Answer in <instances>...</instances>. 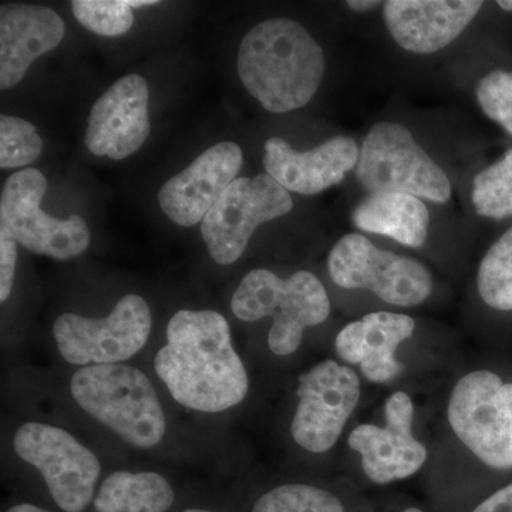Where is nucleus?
Instances as JSON below:
<instances>
[{
    "mask_svg": "<svg viewBox=\"0 0 512 512\" xmlns=\"http://www.w3.org/2000/svg\"><path fill=\"white\" fill-rule=\"evenodd\" d=\"M18 242L8 229L0 227V301L6 302L15 284Z\"/></svg>",
    "mask_w": 512,
    "mask_h": 512,
    "instance_id": "cd10ccee",
    "label": "nucleus"
},
{
    "mask_svg": "<svg viewBox=\"0 0 512 512\" xmlns=\"http://www.w3.org/2000/svg\"><path fill=\"white\" fill-rule=\"evenodd\" d=\"M6 512H50L45 510V508L36 507L33 504H18L13 505L12 508H9Z\"/></svg>",
    "mask_w": 512,
    "mask_h": 512,
    "instance_id": "7c9ffc66",
    "label": "nucleus"
},
{
    "mask_svg": "<svg viewBox=\"0 0 512 512\" xmlns=\"http://www.w3.org/2000/svg\"><path fill=\"white\" fill-rule=\"evenodd\" d=\"M77 22L99 36L117 37L133 28L131 0H74Z\"/></svg>",
    "mask_w": 512,
    "mask_h": 512,
    "instance_id": "393cba45",
    "label": "nucleus"
},
{
    "mask_svg": "<svg viewBox=\"0 0 512 512\" xmlns=\"http://www.w3.org/2000/svg\"><path fill=\"white\" fill-rule=\"evenodd\" d=\"M483 6L480 0H389L382 8L397 45L414 55H433L451 45Z\"/></svg>",
    "mask_w": 512,
    "mask_h": 512,
    "instance_id": "dca6fc26",
    "label": "nucleus"
},
{
    "mask_svg": "<svg viewBox=\"0 0 512 512\" xmlns=\"http://www.w3.org/2000/svg\"><path fill=\"white\" fill-rule=\"evenodd\" d=\"M151 326L148 303L128 293L106 318L63 313L53 323V336L60 356L70 365H119L146 346Z\"/></svg>",
    "mask_w": 512,
    "mask_h": 512,
    "instance_id": "0eeeda50",
    "label": "nucleus"
},
{
    "mask_svg": "<svg viewBox=\"0 0 512 512\" xmlns=\"http://www.w3.org/2000/svg\"><path fill=\"white\" fill-rule=\"evenodd\" d=\"M237 70L247 92L271 113L302 109L325 77L322 47L296 20L272 18L239 45Z\"/></svg>",
    "mask_w": 512,
    "mask_h": 512,
    "instance_id": "f03ea898",
    "label": "nucleus"
},
{
    "mask_svg": "<svg viewBox=\"0 0 512 512\" xmlns=\"http://www.w3.org/2000/svg\"><path fill=\"white\" fill-rule=\"evenodd\" d=\"M231 309L244 322L271 316L269 349L276 356H289L301 346L306 329L329 318L330 301L312 272L298 271L282 279L268 269H254L232 295Z\"/></svg>",
    "mask_w": 512,
    "mask_h": 512,
    "instance_id": "20e7f679",
    "label": "nucleus"
},
{
    "mask_svg": "<svg viewBox=\"0 0 512 512\" xmlns=\"http://www.w3.org/2000/svg\"><path fill=\"white\" fill-rule=\"evenodd\" d=\"M497 5L504 12H512V0H498Z\"/></svg>",
    "mask_w": 512,
    "mask_h": 512,
    "instance_id": "2f4dec72",
    "label": "nucleus"
},
{
    "mask_svg": "<svg viewBox=\"0 0 512 512\" xmlns=\"http://www.w3.org/2000/svg\"><path fill=\"white\" fill-rule=\"evenodd\" d=\"M293 440L311 453L335 446L360 399V380L348 366L323 360L299 377Z\"/></svg>",
    "mask_w": 512,
    "mask_h": 512,
    "instance_id": "f8f14e48",
    "label": "nucleus"
},
{
    "mask_svg": "<svg viewBox=\"0 0 512 512\" xmlns=\"http://www.w3.org/2000/svg\"><path fill=\"white\" fill-rule=\"evenodd\" d=\"M154 369L175 402L195 412H225L238 406L249 390L247 369L232 345L227 319L210 309L174 313Z\"/></svg>",
    "mask_w": 512,
    "mask_h": 512,
    "instance_id": "f257e3e1",
    "label": "nucleus"
},
{
    "mask_svg": "<svg viewBox=\"0 0 512 512\" xmlns=\"http://www.w3.org/2000/svg\"><path fill=\"white\" fill-rule=\"evenodd\" d=\"M292 210L291 194L271 175L239 177L202 220V239L218 265H232L244 255L259 225Z\"/></svg>",
    "mask_w": 512,
    "mask_h": 512,
    "instance_id": "9b49d317",
    "label": "nucleus"
},
{
    "mask_svg": "<svg viewBox=\"0 0 512 512\" xmlns=\"http://www.w3.org/2000/svg\"><path fill=\"white\" fill-rule=\"evenodd\" d=\"M330 278L343 289H367L389 305H420L433 291L429 269L416 259L377 248L362 234L336 242L328 258Z\"/></svg>",
    "mask_w": 512,
    "mask_h": 512,
    "instance_id": "1a4fd4ad",
    "label": "nucleus"
},
{
    "mask_svg": "<svg viewBox=\"0 0 512 512\" xmlns=\"http://www.w3.org/2000/svg\"><path fill=\"white\" fill-rule=\"evenodd\" d=\"M184 512H214V511L197 510V508H192V510H185Z\"/></svg>",
    "mask_w": 512,
    "mask_h": 512,
    "instance_id": "473e14b6",
    "label": "nucleus"
},
{
    "mask_svg": "<svg viewBox=\"0 0 512 512\" xmlns=\"http://www.w3.org/2000/svg\"><path fill=\"white\" fill-rule=\"evenodd\" d=\"M242 163L241 147L232 141L208 148L181 173L165 181L158 192L161 210L181 227L200 224L222 192L237 180Z\"/></svg>",
    "mask_w": 512,
    "mask_h": 512,
    "instance_id": "2eb2a0df",
    "label": "nucleus"
},
{
    "mask_svg": "<svg viewBox=\"0 0 512 512\" xmlns=\"http://www.w3.org/2000/svg\"><path fill=\"white\" fill-rule=\"evenodd\" d=\"M13 448L42 474L60 510L83 512L96 497L99 458L69 431L29 421L16 430Z\"/></svg>",
    "mask_w": 512,
    "mask_h": 512,
    "instance_id": "6e6552de",
    "label": "nucleus"
},
{
    "mask_svg": "<svg viewBox=\"0 0 512 512\" xmlns=\"http://www.w3.org/2000/svg\"><path fill=\"white\" fill-rule=\"evenodd\" d=\"M352 221L360 231L392 238L404 247L421 248L429 237V208L403 192H370L356 205Z\"/></svg>",
    "mask_w": 512,
    "mask_h": 512,
    "instance_id": "aec40b11",
    "label": "nucleus"
},
{
    "mask_svg": "<svg viewBox=\"0 0 512 512\" xmlns=\"http://www.w3.org/2000/svg\"><path fill=\"white\" fill-rule=\"evenodd\" d=\"M252 512H345L336 495L306 484L279 485L262 495Z\"/></svg>",
    "mask_w": 512,
    "mask_h": 512,
    "instance_id": "b1692460",
    "label": "nucleus"
},
{
    "mask_svg": "<svg viewBox=\"0 0 512 512\" xmlns=\"http://www.w3.org/2000/svg\"><path fill=\"white\" fill-rule=\"evenodd\" d=\"M174 490L167 478L154 471H116L101 483L96 512H165L174 503Z\"/></svg>",
    "mask_w": 512,
    "mask_h": 512,
    "instance_id": "412c9836",
    "label": "nucleus"
},
{
    "mask_svg": "<svg viewBox=\"0 0 512 512\" xmlns=\"http://www.w3.org/2000/svg\"><path fill=\"white\" fill-rule=\"evenodd\" d=\"M360 148L353 138L336 136L309 151H296L279 137L265 143L266 174L286 191L316 195L345 180L355 170Z\"/></svg>",
    "mask_w": 512,
    "mask_h": 512,
    "instance_id": "f3484780",
    "label": "nucleus"
},
{
    "mask_svg": "<svg viewBox=\"0 0 512 512\" xmlns=\"http://www.w3.org/2000/svg\"><path fill=\"white\" fill-rule=\"evenodd\" d=\"M70 392L83 412L130 446L150 450L167 433L156 389L137 367L123 363L80 367L70 380Z\"/></svg>",
    "mask_w": 512,
    "mask_h": 512,
    "instance_id": "7ed1b4c3",
    "label": "nucleus"
},
{
    "mask_svg": "<svg viewBox=\"0 0 512 512\" xmlns=\"http://www.w3.org/2000/svg\"><path fill=\"white\" fill-rule=\"evenodd\" d=\"M46 190V177L36 168L10 175L0 197V227L33 254L70 261L89 248L90 229L80 215L59 220L43 212Z\"/></svg>",
    "mask_w": 512,
    "mask_h": 512,
    "instance_id": "9d476101",
    "label": "nucleus"
},
{
    "mask_svg": "<svg viewBox=\"0 0 512 512\" xmlns=\"http://www.w3.org/2000/svg\"><path fill=\"white\" fill-rule=\"evenodd\" d=\"M471 201L480 217L512 218V147L476 175Z\"/></svg>",
    "mask_w": 512,
    "mask_h": 512,
    "instance_id": "5701e85b",
    "label": "nucleus"
},
{
    "mask_svg": "<svg viewBox=\"0 0 512 512\" xmlns=\"http://www.w3.org/2000/svg\"><path fill=\"white\" fill-rule=\"evenodd\" d=\"M355 171L369 192H403L436 204L451 198L447 174L403 124L380 121L370 128Z\"/></svg>",
    "mask_w": 512,
    "mask_h": 512,
    "instance_id": "39448f33",
    "label": "nucleus"
},
{
    "mask_svg": "<svg viewBox=\"0 0 512 512\" xmlns=\"http://www.w3.org/2000/svg\"><path fill=\"white\" fill-rule=\"evenodd\" d=\"M63 19L46 6L3 3L0 6V89L18 86L30 64L62 42Z\"/></svg>",
    "mask_w": 512,
    "mask_h": 512,
    "instance_id": "a211bd4d",
    "label": "nucleus"
},
{
    "mask_svg": "<svg viewBox=\"0 0 512 512\" xmlns=\"http://www.w3.org/2000/svg\"><path fill=\"white\" fill-rule=\"evenodd\" d=\"M448 423L461 443L484 464L512 471V382L491 370H476L458 380Z\"/></svg>",
    "mask_w": 512,
    "mask_h": 512,
    "instance_id": "423d86ee",
    "label": "nucleus"
},
{
    "mask_svg": "<svg viewBox=\"0 0 512 512\" xmlns=\"http://www.w3.org/2000/svg\"><path fill=\"white\" fill-rule=\"evenodd\" d=\"M148 84L138 74L117 80L94 103L87 119L84 143L90 153L124 160L136 153L150 136Z\"/></svg>",
    "mask_w": 512,
    "mask_h": 512,
    "instance_id": "4468645a",
    "label": "nucleus"
},
{
    "mask_svg": "<svg viewBox=\"0 0 512 512\" xmlns=\"http://www.w3.org/2000/svg\"><path fill=\"white\" fill-rule=\"evenodd\" d=\"M386 426L362 424L350 433L349 446L362 457L366 476L389 484L414 476L427 460V450L413 437L414 406L409 394L393 393L384 406Z\"/></svg>",
    "mask_w": 512,
    "mask_h": 512,
    "instance_id": "ddd939ff",
    "label": "nucleus"
},
{
    "mask_svg": "<svg viewBox=\"0 0 512 512\" xmlns=\"http://www.w3.org/2000/svg\"><path fill=\"white\" fill-rule=\"evenodd\" d=\"M403 512H421V511L417 510V508H407V510H404Z\"/></svg>",
    "mask_w": 512,
    "mask_h": 512,
    "instance_id": "72a5a7b5",
    "label": "nucleus"
},
{
    "mask_svg": "<svg viewBox=\"0 0 512 512\" xmlns=\"http://www.w3.org/2000/svg\"><path fill=\"white\" fill-rule=\"evenodd\" d=\"M346 6H348L350 10H353V12L365 13L376 9L377 6H383V3L375 2V0H349V2H346Z\"/></svg>",
    "mask_w": 512,
    "mask_h": 512,
    "instance_id": "c756f323",
    "label": "nucleus"
},
{
    "mask_svg": "<svg viewBox=\"0 0 512 512\" xmlns=\"http://www.w3.org/2000/svg\"><path fill=\"white\" fill-rule=\"evenodd\" d=\"M477 288L488 308L512 313V225L481 259Z\"/></svg>",
    "mask_w": 512,
    "mask_h": 512,
    "instance_id": "4be33fe9",
    "label": "nucleus"
},
{
    "mask_svg": "<svg viewBox=\"0 0 512 512\" xmlns=\"http://www.w3.org/2000/svg\"><path fill=\"white\" fill-rule=\"evenodd\" d=\"M473 512H512V481L485 498Z\"/></svg>",
    "mask_w": 512,
    "mask_h": 512,
    "instance_id": "c85d7f7f",
    "label": "nucleus"
},
{
    "mask_svg": "<svg viewBox=\"0 0 512 512\" xmlns=\"http://www.w3.org/2000/svg\"><path fill=\"white\" fill-rule=\"evenodd\" d=\"M43 150L36 127L20 117H0V167H26L35 163Z\"/></svg>",
    "mask_w": 512,
    "mask_h": 512,
    "instance_id": "a878e982",
    "label": "nucleus"
},
{
    "mask_svg": "<svg viewBox=\"0 0 512 512\" xmlns=\"http://www.w3.org/2000/svg\"><path fill=\"white\" fill-rule=\"evenodd\" d=\"M416 322L403 313L375 312L349 323L335 340L336 353L350 365H359L369 382H392L403 370L396 352L412 338Z\"/></svg>",
    "mask_w": 512,
    "mask_h": 512,
    "instance_id": "6ab92c4d",
    "label": "nucleus"
},
{
    "mask_svg": "<svg viewBox=\"0 0 512 512\" xmlns=\"http://www.w3.org/2000/svg\"><path fill=\"white\" fill-rule=\"evenodd\" d=\"M476 99L481 111L512 136V72L493 70L478 80Z\"/></svg>",
    "mask_w": 512,
    "mask_h": 512,
    "instance_id": "bb28decb",
    "label": "nucleus"
}]
</instances>
